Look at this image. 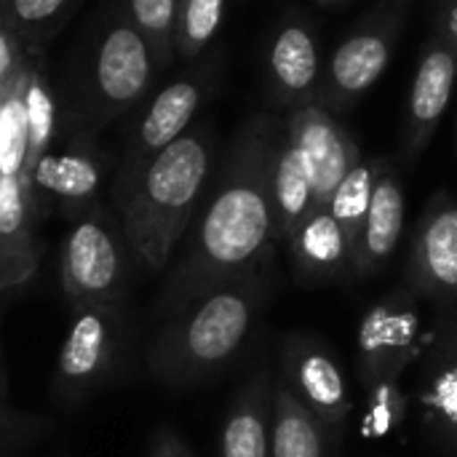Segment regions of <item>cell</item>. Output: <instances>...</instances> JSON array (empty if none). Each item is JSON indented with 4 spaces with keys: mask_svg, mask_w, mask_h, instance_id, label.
I'll use <instances>...</instances> for the list:
<instances>
[{
    "mask_svg": "<svg viewBox=\"0 0 457 457\" xmlns=\"http://www.w3.org/2000/svg\"><path fill=\"white\" fill-rule=\"evenodd\" d=\"M284 120L249 118L222 163L193 238L169 276L155 313L169 319L206 292L265 265L273 241V158Z\"/></svg>",
    "mask_w": 457,
    "mask_h": 457,
    "instance_id": "cell-1",
    "label": "cell"
},
{
    "mask_svg": "<svg viewBox=\"0 0 457 457\" xmlns=\"http://www.w3.org/2000/svg\"><path fill=\"white\" fill-rule=\"evenodd\" d=\"M214 142L206 126H190L126 179H118L123 238L134 260L161 270L185 236L206 179Z\"/></svg>",
    "mask_w": 457,
    "mask_h": 457,
    "instance_id": "cell-2",
    "label": "cell"
},
{
    "mask_svg": "<svg viewBox=\"0 0 457 457\" xmlns=\"http://www.w3.org/2000/svg\"><path fill=\"white\" fill-rule=\"evenodd\" d=\"M265 295V268H257L169 316L147 351V372L169 388L220 375L244 348Z\"/></svg>",
    "mask_w": 457,
    "mask_h": 457,
    "instance_id": "cell-3",
    "label": "cell"
},
{
    "mask_svg": "<svg viewBox=\"0 0 457 457\" xmlns=\"http://www.w3.org/2000/svg\"><path fill=\"white\" fill-rule=\"evenodd\" d=\"M123 303L72 308L70 332L54 367V394L64 404H80L112 375L126 345Z\"/></svg>",
    "mask_w": 457,
    "mask_h": 457,
    "instance_id": "cell-4",
    "label": "cell"
},
{
    "mask_svg": "<svg viewBox=\"0 0 457 457\" xmlns=\"http://www.w3.org/2000/svg\"><path fill=\"white\" fill-rule=\"evenodd\" d=\"M62 295L70 308L123 303L126 252L112 225L91 212L64 238L59 257Z\"/></svg>",
    "mask_w": 457,
    "mask_h": 457,
    "instance_id": "cell-5",
    "label": "cell"
},
{
    "mask_svg": "<svg viewBox=\"0 0 457 457\" xmlns=\"http://www.w3.org/2000/svg\"><path fill=\"white\" fill-rule=\"evenodd\" d=\"M402 24V8L380 16L345 37L321 70L316 104L332 115L348 112L356 102L380 80L391 54L396 48V35Z\"/></svg>",
    "mask_w": 457,
    "mask_h": 457,
    "instance_id": "cell-6",
    "label": "cell"
},
{
    "mask_svg": "<svg viewBox=\"0 0 457 457\" xmlns=\"http://www.w3.org/2000/svg\"><path fill=\"white\" fill-rule=\"evenodd\" d=\"M418 297L402 287L375 303L359 327V380L367 391L399 380L418 353Z\"/></svg>",
    "mask_w": 457,
    "mask_h": 457,
    "instance_id": "cell-7",
    "label": "cell"
},
{
    "mask_svg": "<svg viewBox=\"0 0 457 457\" xmlns=\"http://www.w3.org/2000/svg\"><path fill=\"white\" fill-rule=\"evenodd\" d=\"M155 56L131 16L107 27L94 56L96 118L107 120L134 107L155 78Z\"/></svg>",
    "mask_w": 457,
    "mask_h": 457,
    "instance_id": "cell-8",
    "label": "cell"
},
{
    "mask_svg": "<svg viewBox=\"0 0 457 457\" xmlns=\"http://www.w3.org/2000/svg\"><path fill=\"white\" fill-rule=\"evenodd\" d=\"M404 287L431 303L457 300V201L450 193L434 195L420 214Z\"/></svg>",
    "mask_w": 457,
    "mask_h": 457,
    "instance_id": "cell-9",
    "label": "cell"
},
{
    "mask_svg": "<svg viewBox=\"0 0 457 457\" xmlns=\"http://www.w3.org/2000/svg\"><path fill=\"white\" fill-rule=\"evenodd\" d=\"M284 129L311 166L313 212L327 209L337 185L361 161L356 139L332 112L319 104H303L289 110L284 118Z\"/></svg>",
    "mask_w": 457,
    "mask_h": 457,
    "instance_id": "cell-10",
    "label": "cell"
},
{
    "mask_svg": "<svg viewBox=\"0 0 457 457\" xmlns=\"http://www.w3.org/2000/svg\"><path fill=\"white\" fill-rule=\"evenodd\" d=\"M295 399L308 407L332 434H337L351 412L345 378L335 356L313 337L295 332L281 351V375Z\"/></svg>",
    "mask_w": 457,
    "mask_h": 457,
    "instance_id": "cell-11",
    "label": "cell"
},
{
    "mask_svg": "<svg viewBox=\"0 0 457 457\" xmlns=\"http://www.w3.org/2000/svg\"><path fill=\"white\" fill-rule=\"evenodd\" d=\"M457 91V56L450 43L434 29L412 78L404 115V155L418 161L439 129Z\"/></svg>",
    "mask_w": 457,
    "mask_h": 457,
    "instance_id": "cell-12",
    "label": "cell"
},
{
    "mask_svg": "<svg viewBox=\"0 0 457 457\" xmlns=\"http://www.w3.org/2000/svg\"><path fill=\"white\" fill-rule=\"evenodd\" d=\"M321 56L316 35L305 21H287L273 37L268 54V75L273 99L289 110L316 104L321 83Z\"/></svg>",
    "mask_w": 457,
    "mask_h": 457,
    "instance_id": "cell-13",
    "label": "cell"
},
{
    "mask_svg": "<svg viewBox=\"0 0 457 457\" xmlns=\"http://www.w3.org/2000/svg\"><path fill=\"white\" fill-rule=\"evenodd\" d=\"M204 102V80L201 78H179L169 83L142 115L129 158L120 169V179L134 174L142 163L158 155L163 147L177 142L190 126Z\"/></svg>",
    "mask_w": 457,
    "mask_h": 457,
    "instance_id": "cell-14",
    "label": "cell"
},
{
    "mask_svg": "<svg viewBox=\"0 0 457 457\" xmlns=\"http://www.w3.org/2000/svg\"><path fill=\"white\" fill-rule=\"evenodd\" d=\"M297 284L319 287L353 273V254L329 209L311 212L287 238Z\"/></svg>",
    "mask_w": 457,
    "mask_h": 457,
    "instance_id": "cell-15",
    "label": "cell"
},
{
    "mask_svg": "<svg viewBox=\"0 0 457 457\" xmlns=\"http://www.w3.org/2000/svg\"><path fill=\"white\" fill-rule=\"evenodd\" d=\"M273 375L260 367L236 396L222 426L220 457H270Z\"/></svg>",
    "mask_w": 457,
    "mask_h": 457,
    "instance_id": "cell-16",
    "label": "cell"
},
{
    "mask_svg": "<svg viewBox=\"0 0 457 457\" xmlns=\"http://www.w3.org/2000/svg\"><path fill=\"white\" fill-rule=\"evenodd\" d=\"M402 230H404V190L399 174L386 163L372 193L364 233L353 257V273L370 276L380 270L396 252Z\"/></svg>",
    "mask_w": 457,
    "mask_h": 457,
    "instance_id": "cell-17",
    "label": "cell"
},
{
    "mask_svg": "<svg viewBox=\"0 0 457 457\" xmlns=\"http://www.w3.org/2000/svg\"><path fill=\"white\" fill-rule=\"evenodd\" d=\"M420 410L428 431L457 450V327L447 329L428 351Z\"/></svg>",
    "mask_w": 457,
    "mask_h": 457,
    "instance_id": "cell-18",
    "label": "cell"
},
{
    "mask_svg": "<svg viewBox=\"0 0 457 457\" xmlns=\"http://www.w3.org/2000/svg\"><path fill=\"white\" fill-rule=\"evenodd\" d=\"M273 241H287L295 228L313 212V174L300 147L281 126L273 158Z\"/></svg>",
    "mask_w": 457,
    "mask_h": 457,
    "instance_id": "cell-19",
    "label": "cell"
},
{
    "mask_svg": "<svg viewBox=\"0 0 457 457\" xmlns=\"http://www.w3.org/2000/svg\"><path fill=\"white\" fill-rule=\"evenodd\" d=\"M329 436L332 431L278 378L273 386L270 457H329Z\"/></svg>",
    "mask_w": 457,
    "mask_h": 457,
    "instance_id": "cell-20",
    "label": "cell"
},
{
    "mask_svg": "<svg viewBox=\"0 0 457 457\" xmlns=\"http://www.w3.org/2000/svg\"><path fill=\"white\" fill-rule=\"evenodd\" d=\"M99 179H102V169L88 150L83 147H72L62 153L48 150L32 171V190L35 195L46 193L67 204H86L94 198Z\"/></svg>",
    "mask_w": 457,
    "mask_h": 457,
    "instance_id": "cell-21",
    "label": "cell"
},
{
    "mask_svg": "<svg viewBox=\"0 0 457 457\" xmlns=\"http://www.w3.org/2000/svg\"><path fill=\"white\" fill-rule=\"evenodd\" d=\"M27 78L29 67L16 64L0 102V174L27 179ZM32 185V182H29Z\"/></svg>",
    "mask_w": 457,
    "mask_h": 457,
    "instance_id": "cell-22",
    "label": "cell"
},
{
    "mask_svg": "<svg viewBox=\"0 0 457 457\" xmlns=\"http://www.w3.org/2000/svg\"><path fill=\"white\" fill-rule=\"evenodd\" d=\"M386 169L383 158H372V161H359L348 177L337 185L332 201H329V214L337 220L340 230L345 233V241L351 246V254L356 257L361 233H364V222L370 214V204H372V193L378 185L380 171Z\"/></svg>",
    "mask_w": 457,
    "mask_h": 457,
    "instance_id": "cell-23",
    "label": "cell"
},
{
    "mask_svg": "<svg viewBox=\"0 0 457 457\" xmlns=\"http://www.w3.org/2000/svg\"><path fill=\"white\" fill-rule=\"evenodd\" d=\"M225 19V0H179L174 54L193 59L214 40Z\"/></svg>",
    "mask_w": 457,
    "mask_h": 457,
    "instance_id": "cell-24",
    "label": "cell"
},
{
    "mask_svg": "<svg viewBox=\"0 0 457 457\" xmlns=\"http://www.w3.org/2000/svg\"><path fill=\"white\" fill-rule=\"evenodd\" d=\"M35 190L27 179L0 174V246H35Z\"/></svg>",
    "mask_w": 457,
    "mask_h": 457,
    "instance_id": "cell-25",
    "label": "cell"
},
{
    "mask_svg": "<svg viewBox=\"0 0 457 457\" xmlns=\"http://www.w3.org/2000/svg\"><path fill=\"white\" fill-rule=\"evenodd\" d=\"M54 123H56L54 96L46 80L35 70H29V78H27V177L29 182H32L35 166L51 150Z\"/></svg>",
    "mask_w": 457,
    "mask_h": 457,
    "instance_id": "cell-26",
    "label": "cell"
},
{
    "mask_svg": "<svg viewBox=\"0 0 457 457\" xmlns=\"http://www.w3.org/2000/svg\"><path fill=\"white\" fill-rule=\"evenodd\" d=\"M179 0H129V16L153 48L158 70L174 56V29H177Z\"/></svg>",
    "mask_w": 457,
    "mask_h": 457,
    "instance_id": "cell-27",
    "label": "cell"
},
{
    "mask_svg": "<svg viewBox=\"0 0 457 457\" xmlns=\"http://www.w3.org/2000/svg\"><path fill=\"white\" fill-rule=\"evenodd\" d=\"M367 394H370V407H367L361 431H364V436L380 439V436L391 434L404 420V415H407V396L402 394L399 380L380 383V386H375Z\"/></svg>",
    "mask_w": 457,
    "mask_h": 457,
    "instance_id": "cell-28",
    "label": "cell"
},
{
    "mask_svg": "<svg viewBox=\"0 0 457 457\" xmlns=\"http://www.w3.org/2000/svg\"><path fill=\"white\" fill-rule=\"evenodd\" d=\"M46 434V423L37 418H29L24 412H16L8 404L5 396V378L0 370V450L3 447H19L24 442L40 439Z\"/></svg>",
    "mask_w": 457,
    "mask_h": 457,
    "instance_id": "cell-29",
    "label": "cell"
},
{
    "mask_svg": "<svg viewBox=\"0 0 457 457\" xmlns=\"http://www.w3.org/2000/svg\"><path fill=\"white\" fill-rule=\"evenodd\" d=\"M37 246H0V292L21 287L37 270Z\"/></svg>",
    "mask_w": 457,
    "mask_h": 457,
    "instance_id": "cell-30",
    "label": "cell"
},
{
    "mask_svg": "<svg viewBox=\"0 0 457 457\" xmlns=\"http://www.w3.org/2000/svg\"><path fill=\"white\" fill-rule=\"evenodd\" d=\"M67 0H3V19L16 27H37L62 11Z\"/></svg>",
    "mask_w": 457,
    "mask_h": 457,
    "instance_id": "cell-31",
    "label": "cell"
},
{
    "mask_svg": "<svg viewBox=\"0 0 457 457\" xmlns=\"http://www.w3.org/2000/svg\"><path fill=\"white\" fill-rule=\"evenodd\" d=\"M150 457H195L185 442L171 431V428H161L153 439V447H150Z\"/></svg>",
    "mask_w": 457,
    "mask_h": 457,
    "instance_id": "cell-32",
    "label": "cell"
},
{
    "mask_svg": "<svg viewBox=\"0 0 457 457\" xmlns=\"http://www.w3.org/2000/svg\"><path fill=\"white\" fill-rule=\"evenodd\" d=\"M436 32L450 43L457 56V0H439L436 11Z\"/></svg>",
    "mask_w": 457,
    "mask_h": 457,
    "instance_id": "cell-33",
    "label": "cell"
},
{
    "mask_svg": "<svg viewBox=\"0 0 457 457\" xmlns=\"http://www.w3.org/2000/svg\"><path fill=\"white\" fill-rule=\"evenodd\" d=\"M16 64H19V59H16V54H13V46H11L8 35H3V37H0V88H3L5 80L11 78V72L16 70Z\"/></svg>",
    "mask_w": 457,
    "mask_h": 457,
    "instance_id": "cell-34",
    "label": "cell"
},
{
    "mask_svg": "<svg viewBox=\"0 0 457 457\" xmlns=\"http://www.w3.org/2000/svg\"><path fill=\"white\" fill-rule=\"evenodd\" d=\"M3 35H8V32H5V19H3V11H0V37Z\"/></svg>",
    "mask_w": 457,
    "mask_h": 457,
    "instance_id": "cell-35",
    "label": "cell"
},
{
    "mask_svg": "<svg viewBox=\"0 0 457 457\" xmlns=\"http://www.w3.org/2000/svg\"><path fill=\"white\" fill-rule=\"evenodd\" d=\"M321 5H340V3H345V0H319Z\"/></svg>",
    "mask_w": 457,
    "mask_h": 457,
    "instance_id": "cell-36",
    "label": "cell"
},
{
    "mask_svg": "<svg viewBox=\"0 0 457 457\" xmlns=\"http://www.w3.org/2000/svg\"><path fill=\"white\" fill-rule=\"evenodd\" d=\"M3 88H5V86H3ZM3 88H0V102H3Z\"/></svg>",
    "mask_w": 457,
    "mask_h": 457,
    "instance_id": "cell-37",
    "label": "cell"
}]
</instances>
